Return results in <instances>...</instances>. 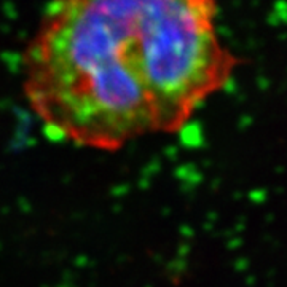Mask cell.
<instances>
[{
	"mask_svg": "<svg viewBox=\"0 0 287 287\" xmlns=\"http://www.w3.org/2000/svg\"><path fill=\"white\" fill-rule=\"evenodd\" d=\"M236 66L215 0H50L22 85L48 131L112 148L180 129Z\"/></svg>",
	"mask_w": 287,
	"mask_h": 287,
	"instance_id": "cell-1",
	"label": "cell"
}]
</instances>
